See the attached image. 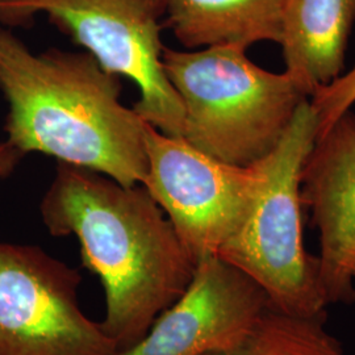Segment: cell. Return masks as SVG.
<instances>
[{"label": "cell", "instance_id": "1", "mask_svg": "<svg viewBox=\"0 0 355 355\" xmlns=\"http://www.w3.org/2000/svg\"><path fill=\"white\" fill-rule=\"evenodd\" d=\"M40 214L51 236L79 242L83 266L104 288L103 328L121 353L140 343L192 280L195 261L144 186L58 162Z\"/></svg>", "mask_w": 355, "mask_h": 355}, {"label": "cell", "instance_id": "2", "mask_svg": "<svg viewBox=\"0 0 355 355\" xmlns=\"http://www.w3.org/2000/svg\"><path fill=\"white\" fill-rule=\"evenodd\" d=\"M120 76L89 53L33 54L0 26V91L8 103L7 141L117 183L142 186L148 174L145 123L120 102Z\"/></svg>", "mask_w": 355, "mask_h": 355}, {"label": "cell", "instance_id": "3", "mask_svg": "<svg viewBox=\"0 0 355 355\" xmlns=\"http://www.w3.org/2000/svg\"><path fill=\"white\" fill-rule=\"evenodd\" d=\"M166 76L182 101V139L232 166L250 167L272 152L308 101L286 73L252 62L237 46L165 48Z\"/></svg>", "mask_w": 355, "mask_h": 355}, {"label": "cell", "instance_id": "4", "mask_svg": "<svg viewBox=\"0 0 355 355\" xmlns=\"http://www.w3.org/2000/svg\"><path fill=\"white\" fill-rule=\"evenodd\" d=\"M318 139L305 101L278 146L254 166L257 182L241 224L217 255L265 291L270 304L297 316H327L318 255L305 250L300 178Z\"/></svg>", "mask_w": 355, "mask_h": 355}, {"label": "cell", "instance_id": "5", "mask_svg": "<svg viewBox=\"0 0 355 355\" xmlns=\"http://www.w3.org/2000/svg\"><path fill=\"white\" fill-rule=\"evenodd\" d=\"M44 15L103 69L133 80V110L167 136L183 135L184 110L166 76L161 32L164 0H0V26L29 28Z\"/></svg>", "mask_w": 355, "mask_h": 355}, {"label": "cell", "instance_id": "6", "mask_svg": "<svg viewBox=\"0 0 355 355\" xmlns=\"http://www.w3.org/2000/svg\"><path fill=\"white\" fill-rule=\"evenodd\" d=\"M80 283L40 246L0 241V355H120L82 311Z\"/></svg>", "mask_w": 355, "mask_h": 355}, {"label": "cell", "instance_id": "7", "mask_svg": "<svg viewBox=\"0 0 355 355\" xmlns=\"http://www.w3.org/2000/svg\"><path fill=\"white\" fill-rule=\"evenodd\" d=\"M144 133L148 174L142 186L162 208L195 263L217 255L252 200L254 166L217 161L148 123Z\"/></svg>", "mask_w": 355, "mask_h": 355}, {"label": "cell", "instance_id": "8", "mask_svg": "<svg viewBox=\"0 0 355 355\" xmlns=\"http://www.w3.org/2000/svg\"><path fill=\"white\" fill-rule=\"evenodd\" d=\"M270 305L241 270L209 255L196 263L187 290L166 308L136 346L120 355H205L233 347Z\"/></svg>", "mask_w": 355, "mask_h": 355}, {"label": "cell", "instance_id": "9", "mask_svg": "<svg viewBox=\"0 0 355 355\" xmlns=\"http://www.w3.org/2000/svg\"><path fill=\"white\" fill-rule=\"evenodd\" d=\"M302 205L320 234V282L327 303L355 302V114L318 136L300 178Z\"/></svg>", "mask_w": 355, "mask_h": 355}, {"label": "cell", "instance_id": "10", "mask_svg": "<svg viewBox=\"0 0 355 355\" xmlns=\"http://www.w3.org/2000/svg\"><path fill=\"white\" fill-rule=\"evenodd\" d=\"M354 23L355 0H284L286 74L306 98L340 78Z\"/></svg>", "mask_w": 355, "mask_h": 355}, {"label": "cell", "instance_id": "11", "mask_svg": "<svg viewBox=\"0 0 355 355\" xmlns=\"http://www.w3.org/2000/svg\"><path fill=\"white\" fill-rule=\"evenodd\" d=\"M165 26L189 48L279 44L284 0H164Z\"/></svg>", "mask_w": 355, "mask_h": 355}, {"label": "cell", "instance_id": "12", "mask_svg": "<svg viewBox=\"0 0 355 355\" xmlns=\"http://www.w3.org/2000/svg\"><path fill=\"white\" fill-rule=\"evenodd\" d=\"M325 320L291 315L270 304L240 343L205 355H347Z\"/></svg>", "mask_w": 355, "mask_h": 355}, {"label": "cell", "instance_id": "13", "mask_svg": "<svg viewBox=\"0 0 355 355\" xmlns=\"http://www.w3.org/2000/svg\"><path fill=\"white\" fill-rule=\"evenodd\" d=\"M311 105L318 114V137L324 135L355 103V66L329 86L318 89Z\"/></svg>", "mask_w": 355, "mask_h": 355}, {"label": "cell", "instance_id": "14", "mask_svg": "<svg viewBox=\"0 0 355 355\" xmlns=\"http://www.w3.org/2000/svg\"><path fill=\"white\" fill-rule=\"evenodd\" d=\"M21 158L23 154L15 149L8 141H0V180L12 174Z\"/></svg>", "mask_w": 355, "mask_h": 355}, {"label": "cell", "instance_id": "15", "mask_svg": "<svg viewBox=\"0 0 355 355\" xmlns=\"http://www.w3.org/2000/svg\"><path fill=\"white\" fill-rule=\"evenodd\" d=\"M353 277H354V279H355V265H354V268H353Z\"/></svg>", "mask_w": 355, "mask_h": 355}]
</instances>
